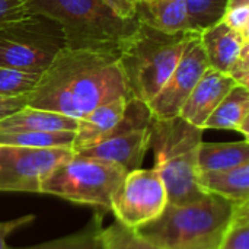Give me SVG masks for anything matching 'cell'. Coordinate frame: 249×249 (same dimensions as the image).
<instances>
[{"mask_svg":"<svg viewBox=\"0 0 249 249\" xmlns=\"http://www.w3.org/2000/svg\"><path fill=\"white\" fill-rule=\"evenodd\" d=\"M130 96L118 53L61 48L28 95V105L80 120L115 98Z\"/></svg>","mask_w":249,"mask_h":249,"instance_id":"cell-1","label":"cell"},{"mask_svg":"<svg viewBox=\"0 0 249 249\" xmlns=\"http://www.w3.org/2000/svg\"><path fill=\"white\" fill-rule=\"evenodd\" d=\"M233 210L232 201L206 193L191 203H168L159 217L134 231L160 249H217Z\"/></svg>","mask_w":249,"mask_h":249,"instance_id":"cell-2","label":"cell"},{"mask_svg":"<svg viewBox=\"0 0 249 249\" xmlns=\"http://www.w3.org/2000/svg\"><path fill=\"white\" fill-rule=\"evenodd\" d=\"M25 4L29 13L58 23L70 50L118 53L139 26L137 18L123 19L102 0H26Z\"/></svg>","mask_w":249,"mask_h":249,"instance_id":"cell-3","label":"cell"},{"mask_svg":"<svg viewBox=\"0 0 249 249\" xmlns=\"http://www.w3.org/2000/svg\"><path fill=\"white\" fill-rule=\"evenodd\" d=\"M194 34L163 32L139 22L118 51L130 96L149 104L177 67Z\"/></svg>","mask_w":249,"mask_h":249,"instance_id":"cell-4","label":"cell"},{"mask_svg":"<svg viewBox=\"0 0 249 249\" xmlns=\"http://www.w3.org/2000/svg\"><path fill=\"white\" fill-rule=\"evenodd\" d=\"M203 128L181 117L153 118L150 125V149L155 171L159 174L169 204H185L201 198L206 191L198 184V147Z\"/></svg>","mask_w":249,"mask_h":249,"instance_id":"cell-5","label":"cell"},{"mask_svg":"<svg viewBox=\"0 0 249 249\" xmlns=\"http://www.w3.org/2000/svg\"><path fill=\"white\" fill-rule=\"evenodd\" d=\"M125 174L117 165L74 153L44 179L41 194L90 207L95 214L104 217L111 212L112 197Z\"/></svg>","mask_w":249,"mask_h":249,"instance_id":"cell-6","label":"cell"},{"mask_svg":"<svg viewBox=\"0 0 249 249\" xmlns=\"http://www.w3.org/2000/svg\"><path fill=\"white\" fill-rule=\"evenodd\" d=\"M61 48L58 23L44 15L29 13L0 25V66L42 73Z\"/></svg>","mask_w":249,"mask_h":249,"instance_id":"cell-7","label":"cell"},{"mask_svg":"<svg viewBox=\"0 0 249 249\" xmlns=\"http://www.w3.org/2000/svg\"><path fill=\"white\" fill-rule=\"evenodd\" d=\"M152 121L147 104L130 96L120 121L98 143L76 155L117 165L127 174L140 169L150 149Z\"/></svg>","mask_w":249,"mask_h":249,"instance_id":"cell-8","label":"cell"},{"mask_svg":"<svg viewBox=\"0 0 249 249\" xmlns=\"http://www.w3.org/2000/svg\"><path fill=\"white\" fill-rule=\"evenodd\" d=\"M71 149H36L0 144V193L41 194V184L67 162Z\"/></svg>","mask_w":249,"mask_h":249,"instance_id":"cell-9","label":"cell"},{"mask_svg":"<svg viewBox=\"0 0 249 249\" xmlns=\"http://www.w3.org/2000/svg\"><path fill=\"white\" fill-rule=\"evenodd\" d=\"M166 204L168 196L159 174L140 168L125 174L112 197L111 213L124 226L139 229L159 217Z\"/></svg>","mask_w":249,"mask_h":249,"instance_id":"cell-10","label":"cell"},{"mask_svg":"<svg viewBox=\"0 0 249 249\" xmlns=\"http://www.w3.org/2000/svg\"><path fill=\"white\" fill-rule=\"evenodd\" d=\"M209 67V61L200 41V32H197L187 44L181 60L165 85L147 104L153 118L171 120L178 117L191 90Z\"/></svg>","mask_w":249,"mask_h":249,"instance_id":"cell-11","label":"cell"},{"mask_svg":"<svg viewBox=\"0 0 249 249\" xmlns=\"http://www.w3.org/2000/svg\"><path fill=\"white\" fill-rule=\"evenodd\" d=\"M235 85L236 83L229 74L209 67L191 90L178 117L204 130V124L210 114Z\"/></svg>","mask_w":249,"mask_h":249,"instance_id":"cell-12","label":"cell"},{"mask_svg":"<svg viewBox=\"0 0 249 249\" xmlns=\"http://www.w3.org/2000/svg\"><path fill=\"white\" fill-rule=\"evenodd\" d=\"M200 41L209 66L228 74L249 38H244L220 20L200 31Z\"/></svg>","mask_w":249,"mask_h":249,"instance_id":"cell-13","label":"cell"},{"mask_svg":"<svg viewBox=\"0 0 249 249\" xmlns=\"http://www.w3.org/2000/svg\"><path fill=\"white\" fill-rule=\"evenodd\" d=\"M128 98L121 96L104 102L93 111H90L88 115L80 118L77 128L74 131L71 150L74 153H79L98 143L120 121V118L124 114Z\"/></svg>","mask_w":249,"mask_h":249,"instance_id":"cell-14","label":"cell"},{"mask_svg":"<svg viewBox=\"0 0 249 249\" xmlns=\"http://www.w3.org/2000/svg\"><path fill=\"white\" fill-rule=\"evenodd\" d=\"M204 130H233L249 139V88L235 85L210 114Z\"/></svg>","mask_w":249,"mask_h":249,"instance_id":"cell-15","label":"cell"},{"mask_svg":"<svg viewBox=\"0 0 249 249\" xmlns=\"http://www.w3.org/2000/svg\"><path fill=\"white\" fill-rule=\"evenodd\" d=\"M139 22L163 32L191 31L187 0H152L136 4Z\"/></svg>","mask_w":249,"mask_h":249,"instance_id":"cell-16","label":"cell"},{"mask_svg":"<svg viewBox=\"0 0 249 249\" xmlns=\"http://www.w3.org/2000/svg\"><path fill=\"white\" fill-rule=\"evenodd\" d=\"M77 124L76 118L26 105L0 120V131H76Z\"/></svg>","mask_w":249,"mask_h":249,"instance_id":"cell-17","label":"cell"},{"mask_svg":"<svg viewBox=\"0 0 249 249\" xmlns=\"http://www.w3.org/2000/svg\"><path fill=\"white\" fill-rule=\"evenodd\" d=\"M198 184L206 193L223 197L233 204L249 201V163L225 171L198 174Z\"/></svg>","mask_w":249,"mask_h":249,"instance_id":"cell-18","label":"cell"},{"mask_svg":"<svg viewBox=\"0 0 249 249\" xmlns=\"http://www.w3.org/2000/svg\"><path fill=\"white\" fill-rule=\"evenodd\" d=\"M198 174L225 171L244 163H249L248 140L231 143L201 142L198 147Z\"/></svg>","mask_w":249,"mask_h":249,"instance_id":"cell-19","label":"cell"},{"mask_svg":"<svg viewBox=\"0 0 249 249\" xmlns=\"http://www.w3.org/2000/svg\"><path fill=\"white\" fill-rule=\"evenodd\" d=\"M74 131H0V144L36 149H71Z\"/></svg>","mask_w":249,"mask_h":249,"instance_id":"cell-20","label":"cell"},{"mask_svg":"<svg viewBox=\"0 0 249 249\" xmlns=\"http://www.w3.org/2000/svg\"><path fill=\"white\" fill-rule=\"evenodd\" d=\"M102 219L104 217L95 214L83 229L60 239H54V241H48L39 245L25 247V248L9 247V249H101Z\"/></svg>","mask_w":249,"mask_h":249,"instance_id":"cell-21","label":"cell"},{"mask_svg":"<svg viewBox=\"0 0 249 249\" xmlns=\"http://www.w3.org/2000/svg\"><path fill=\"white\" fill-rule=\"evenodd\" d=\"M101 249H160L147 239L142 238L134 229L114 222L108 228H102Z\"/></svg>","mask_w":249,"mask_h":249,"instance_id":"cell-22","label":"cell"},{"mask_svg":"<svg viewBox=\"0 0 249 249\" xmlns=\"http://www.w3.org/2000/svg\"><path fill=\"white\" fill-rule=\"evenodd\" d=\"M228 0H187L188 22L194 32H200L222 20Z\"/></svg>","mask_w":249,"mask_h":249,"instance_id":"cell-23","label":"cell"},{"mask_svg":"<svg viewBox=\"0 0 249 249\" xmlns=\"http://www.w3.org/2000/svg\"><path fill=\"white\" fill-rule=\"evenodd\" d=\"M217 249H249V201L235 204L231 223Z\"/></svg>","mask_w":249,"mask_h":249,"instance_id":"cell-24","label":"cell"},{"mask_svg":"<svg viewBox=\"0 0 249 249\" xmlns=\"http://www.w3.org/2000/svg\"><path fill=\"white\" fill-rule=\"evenodd\" d=\"M41 73L28 71L15 67L0 66V95L19 96L29 95L35 88Z\"/></svg>","mask_w":249,"mask_h":249,"instance_id":"cell-25","label":"cell"},{"mask_svg":"<svg viewBox=\"0 0 249 249\" xmlns=\"http://www.w3.org/2000/svg\"><path fill=\"white\" fill-rule=\"evenodd\" d=\"M222 22L241 34L244 38H249V6L226 9L222 16Z\"/></svg>","mask_w":249,"mask_h":249,"instance_id":"cell-26","label":"cell"},{"mask_svg":"<svg viewBox=\"0 0 249 249\" xmlns=\"http://www.w3.org/2000/svg\"><path fill=\"white\" fill-rule=\"evenodd\" d=\"M228 74L236 85L249 88V41L244 45L239 57L232 64Z\"/></svg>","mask_w":249,"mask_h":249,"instance_id":"cell-27","label":"cell"},{"mask_svg":"<svg viewBox=\"0 0 249 249\" xmlns=\"http://www.w3.org/2000/svg\"><path fill=\"white\" fill-rule=\"evenodd\" d=\"M29 15L23 0H0V25Z\"/></svg>","mask_w":249,"mask_h":249,"instance_id":"cell-28","label":"cell"},{"mask_svg":"<svg viewBox=\"0 0 249 249\" xmlns=\"http://www.w3.org/2000/svg\"><path fill=\"white\" fill-rule=\"evenodd\" d=\"M35 220L34 214H26V216H20L12 220H6V222H0V249H9L6 239L9 235H12L15 231L25 228L26 225L32 223Z\"/></svg>","mask_w":249,"mask_h":249,"instance_id":"cell-29","label":"cell"},{"mask_svg":"<svg viewBox=\"0 0 249 249\" xmlns=\"http://www.w3.org/2000/svg\"><path fill=\"white\" fill-rule=\"evenodd\" d=\"M26 105H28V95H19V96L0 95V120L20 111Z\"/></svg>","mask_w":249,"mask_h":249,"instance_id":"cell-30","label":"cell"},{"mask_svg":"<svg viewBox=\"0 0 249 249\" xmlns=\"http://www.w3.org/2000/svg\"><path fill=\"white\" fill-rule=\"evenodd\" d=\"M117 16L123 19L136 18V3L134 0H102Z\"/></svg>","mask_w":249,"mask_h":249,"instance_id":"cell-31","label":"cell"},{"mask_svg":"<svg viewBox=\"0 0 249 249\" xmlns=\"http://www.w3.org/2000/svg\"><path fill=\"white\" fill-rule=\"evenodd\" d=\"M239 6H249V0H228L226 9H229V7H239Z\"/></svg>","mask_w":249,"mask_h":249,"instance_id":"cell-32","label":"cell"},{"mask_svg":"<svg viewBox=\"0 0 249 249\" xmlns=\"http://www.w3.org/2000/svg\"><path fill=\"white\" fill-rule=\"evenodd\" d=\"M149 1H152V0H134V3H136V4H142V3H149Z\"/></svg>","mask_w":249,"mask_h":249,"instance_id":"cell-33","label":"cell"},{"mask_svg":"<svg viewBox=\"0 0 249 249\" xmlns=\"http://www.w3.org/2000/svg\"><path fill=\"white\" fill-rule=\"evenodd\" d=\"M23 1H26V0H23Z\"/></svg>","mask_w":249,"mask_h":249,"instance_id":"cell-34","label":"cell"}]
</instances>
